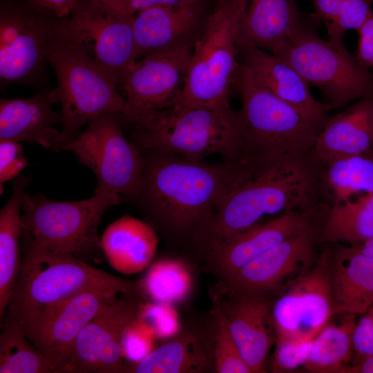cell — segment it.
I'll return each instance as SVG.
<instances>
[{
    "label": "cell",
    "instance_id": "6da1fadb",
    "mask_svg": "<svg viewBox=\"0 0 373 373\" xmlns=\"http://www.w3.org/2000/svg\"><path fill=\"white\" fill-rule=\"evenodd\" d=\"M234 160L228 189L191 243L205 258L263 217L308 212L320 198L321 167L312 151L278 152L249 144Z\"/></svg>",
    "mask_w": 373,
    "mask_h": 373
},
{
    "label": "cell",
    "instance_id": "7a4b0ae2",
    "mask_svg": "<svg viewBox=\"0 0 373 373\" xmlns=\"http://www.w3.org/2000/svg\"><path fill=\"white\" fill-rule=\"evenodd\" d=\"M141 151L142 183L130 202L163 236L191 245L228 189L235 161L208 164L170 153Z\"/></svg>",
    "mask_w": 373,
    "mask_h": 373
},
{
    "label": "cell",
    "instance_id": "3957f363",
    "mask_svg": "<svg viewBox=\"0 0 373 373\" xmlns=\"http://www.w3.org/2000/svg\"><path fill=\"white\" fill-rule=\"evenodd\" d=\"M129 124L134 126L133 143L140 150L170 153L191 161L213 154L233 160L249 144L240 111L233 110L229 102L173 104L140 115Z\"/></svg>",
    "mask_w": 373,
    "mask_h": 373
},
{
    "label": "cell",
    "instance_id": "277c9868",
    "mask_svg": "<svg viewBox=\"0 0 373 373\" xmlns=\"http://www.w3.org/2000/svg\"><path fill=\"white\" fill-rule=\"evenodd\" d=\"M21 240V270L6 312L21 325L82 291L110 289L142 294L139 281L117 277L84 260L57 255Z\"/></svg>",
    "mask_w": 373,
    "mask_h": 373
},
{
    "label": "cell",
    "instance_id": "5b68a950",
    "mask_svg": "<svg viewBox=\"0 0 373 373\" xmlns=\"http://www.w3.org/2000/svg\"><path fill=\"white\" fill-rule=\"evenodd\" d=\"M247 3L215 0L195 40L184 87L173 104L229 102L240 65V22Z\"/></svg>",
    "mask_w": 373,
    "mask_h": 373
},
{
    "label": "cell",
    "instance_id": "8992f818",
    "mask_svg": "<svg viewBox=\"0 0 373 373\" xmlns=\"http://www.w3.org/2000/svg\"><path fill=\"white\" fill-rule=\"evenodd\" d=\"M46 58L57 77L55 90L61 107L62 128L57 151L93 119L110 113L123 114L125 99L118 91L117 75L55 32Z\"/></svg>",
    "mask_w": 373,
    "mask_h": 373
},
{
    "label": "cell",
    "instance_id": "52a82bcc",
    "mask_svg": "<svg viewBox=\"0 0 373 373\" xmlns=\"http://www.w3.org/2000/svg\"><path fill=\"white\" fill-rule=\"evenodd\" d=\"M122 202L119 196L98 191L81 201H56L26 193L21 238L59 256L82 260L96 256L102 251L97 231L101 219L109 207Z\"/></svg>",
    "mask_w": 373,
    "mask_h": 373
},
{
    "label": "cell",
    "instance_id": "ba28073f",
    "mask_svg": "<svg viewBox=\"0 0 373 373\" xmlns=\"http://www.w3.org/2000/svg\"><path fill=\"white\" fill-rule=\"evenodd\" d=\"M271 53L318 88L327 110L373 93L371 70L361 66L343 43L320 38L307 24Z\"/></svg>",
    "mask_w": 373,
    "mask_h": 373
},
{
    "label": "cell",
    "instance_id": "9c48e42d",
    "mask_svg": "<svg viewBox=\"0 0 373 373\" xmlns=\"http://www.w3.org/2000/svg\"><path fill=\"white\" fill-rule=\"evenodd\" d=\"M121 114L102 115L88 123L59 150L75 154L95 175V191L108 192L131 202L139 192L144 159L142 151L125 137Z\"/></svg>",
    "mask_w": 373,
    "mask_h": 373
},
{
    "label": "cell",
    "instance_id": "30bf717a",
    "mask_svg": "<svg viewBox=\"0 0 373 373\" xmlns=\"http://www.w3.org/2000/svg\"><path fill=\"white\" fill-rule=\"evenodd\" d=\"M235 87L241 98L240 113L251 144L278 152L312 151L322 126L262 86L241 62Z\"/></svg>",
    "mask_w": 373,
    "mask_h": 373
},
{
    "label": "cell",
    "instance_id": "8fae6325",
    "mask_svg": "<svg viewBox=\"0 0 373 373\" xmlns=\"http://www.w3.org/2000/svg\"><path fill=\"white\" fill-rule=\"evenodd\" d=\"M196 38L153 51L121 72L119 86L125 99L122 120L129 123L174 104L184 87Z\"/></svg>",
    "mask_w": 373,
    "mask_h": 373
},
{
    "label": "cell",
    "instance_id": "7c38bea8",
    "mask_svg": "<svg viewBox=\"0 0 373 373\" xmlns=\"http://www.w3.org/2000/svg\"><path fill=\"white\" fill-rule=\"evenodd\" d=\"M142 294H123L108 305L77 335L59 373L123 372L122 340L139 318Z\"/></svg>",
    "mask_w": 373,
    "mask_h": 373
},
{
    "label": "cell",
    "instance_id": "4fadbf2b",
    "mask_svg": "<svg viewBox=\"0 0 373 373\" xmlns=\"http://www.w3.org/2000/svg\"><path fill=\"white\" fill-rule=\"evenodd\" d=\"M329 255L330 251L325 250L273 304L276 343L312 341L336 314L329 283Z\"/></svg>",
    "mask_w": 373,
    "mask_h": 373
},
{
    "label": "cell",
    "instance_id": "5bb4252c",
    "mask_svg": "<svg viewBox=\"0 0 373 373\" xmlns=\"http://www.w3.org/2000/svg\"><path fill=\"white\" fill-rule=\"evenodd\" d=\"M134 17L117 14L89 1L56 26L55 33L119 77L135 60Z\"/></svg>",
    "mask_w": 373,
    "mask_h": 373
},
{
    "label": "cell",
    "instance_id": "9a60e30c",
    "mask_svg": "<svg viewBox=\"0 0 373 373\" xmlns=\"http://www.w3.org/2000/svg\"><path fill=\"white\" fill-rule=\"evenodd\" d=\"M315 232L309 226L220 281V293L280 296L315 262Z\"/></svg>",
    "mask_w": 373,
    "mask_h": 373
},
{
    "label": "cell",
    "instance_id": "2e32d148",
    "mask_svg": "<svg viewBox=\"0 0 373 373\" xmlns=\"http://www.w3.org/2000/svg\"><path fill=\"white\" fill-rule=\"evenodd\" d=\"M118 294H121L110 289L80 292L22 327L29 340L59 373L77 335Z\"/></svg>",
    "mask_w": 373,
    "mask_h": 373
},
{
    "label": "cell",
    "instance_id": "e0dca14e",
    "mask_svg": "<svg viewBox=\"0 0 373 373\" xmlns=\"http://www.w3.org/2000/svg\"><path fill=\"white\" fill-rule=\"evenodd\" d=\"M219 302L229 331L252 373L266 372V361L276 343L273 305L260 294L222 293Z\"/></svg>",
    "mask_w": 373,
    "mask_h": 373
},
{
    "label": "cell",
    "instance_id": "ac0fdd59",
    "mask_svg": "<svg viewBox=\"0 0 373 373\" xmlns=\"http://www.w3.org/2000/svg\"><path fill=\"white\" fill-rule=\"evenodd\" d=\"M211 0L153 6L134 17L135 58L196 38L209 15Z\"/></svg>",
    "mask_w": 373,
    "mask_h": 373
},
{
    "label": "cell",
    "instance_id": "d6986e66",
    "mask_svg": "<svg viewBox=\"0 0 373 373\" xmlns=\"http://www.w3.org/2000/svg\"><path fill=\"white\" fill-rule=\"evenodd\" d=\"M55 28L23 13L1 12L0 18V77L3 82L24 80L46 60Z\"/></svg>",
    "mask_w": 373,
    "mask_h": 373
},
{
    "label": "cell",
    "instance_id": "ffe728a7",
    "mask_svg": "<svg viewBox=\"0 0 373 373\" xmlns=\"http://www.w3.org/2000/svg\"><path fill=\"white\" fill-rule=\"evenodd\" d=\"M308 212L291 211L233 236L205 258L220 281L273 247L309 227Z\"/></svg>",
    "mask_w": 373,
    "mask_h": 373
},
{
    "label": "cell",
    "instance_id": "44dd1931",
    "mask_svg": "<svg viewBox=\"0 0 373 373\" xmlns=\"http://www.w3.org/2000/svg\"><path fill=\"white\" fill-rule=\"evenodd\" d=\"M238 50L240 62L250 70L262 86L310 121L323 126L329 117L327 109L314 98L309 84L294 68L257 47L241 46Z\"/></svg>",
    "mask_w": 373,
    "mask_h": 373
},
{
    "label": "cell",
    "instance_id": "7402d4cb",
    "mask_svg": "<svg viewBox=\"0 0 373 373\" xmlns=\"http://www.w3.org/2000/svg\"><path fill=\"white\" fill-rule=\"evenodd\" d=\"M57 102L55 89L29 98L1 99L0 101V140L33 142L57 150L61 131V113L52 110Z\"/></svg>",
    "mask_w": 373,
    "mask_h": 373
},
{
    "label": "cell",
    "instance_id": "603a6c76",
    "mask_svg": "<svg viewBox=\"0 0 373 373\" xmlns=\"http://www.w3.org/2000/svg\"><path fill=\"white\" fill-rule=\"evenodd\" d=\"M312 152L320 166L338 157L373 152V93L329 117Z\"/></svg>",
    "mask_w": 373,
    "mask_h": 373
},
{
    "label": "cell",
    "instance_id": "cb8c5ba5",
    "mask_svg": "<svg viewBox=\"0 0 373 373\" xmlns=\"http://www.w3.org/2000/svg\"><path fill=\"white\" fill-rule=\"evenodd\" d=\"M305 25L296 0H248L240 22L238 46L272 52Z\"/></svg>",
    "mask_w": 373,
    "mask_h": 373
},
{
    "label": "cell",
    "instance_id": "d4e9b609",
    "mask_svg": "<svg viewBox=\"0 0 373 373\" xmlns=\"http://www.w3.org/2000/svg\"><path fill=\"white\" fill-rule=\"evenodd\" d=\"M329 283L336 314L362 315L373 306V258L354 245L329 255Z\"/></svg>",
    "mask_w": 373,
    "mask_h": 373
},
{
    "label": "cell",
    "instance_id": "484cf974",
    "mask_svg": "<svg viewBox=\"0 0 373 373\" xmlns=\"http://www.w3.org/2000/svg\"><path fill=\"white\" fill-rule=\"evenodd\" d=\"M100 242L109 265L117 271L130 275L143 271L151 264L158 238L147 222L126 215L105 229Z\"/></svg>",
    "mask_w": 373,
    "mask_h": 373
},
{
    "label": "cell",
    "instance_id": "4316f807",
    "mask_svg": "<svg viewBox=\"0 0 373 373\" xmlns=\"http://www.w3.org/2000/svg\"><path fill=\"white\" fill-rule=\"evenodd\" d=\"M213 365L204 341L193 330L184 329L142 360L124 365L122 372L201 373Z\"/></svg>",
    "mask_w": 373,
    "mask_h": 373
},
{
    "label": "cell",
    "instance_id": "83f0119b",
    "mask_svg": "<svg viewBox=\"0 0 373 373\" xmlns=\"http://www.w3.org/2000/svg\"><path fill=\"white\" fill-rule=\"evenodd\" d=\"M29 180L18 177L15 180L13 192L0 211V322L7 310V306L18 279L22 256L20 240L21 236V208Z\"/></svg>",
    "mask_w": 373,
    "mask_h": 373
},
{
    "label": "cell",
    "instance_id": "f1b7e54d",
    "mask_svg": "<svg viewBox=\"0 0 373 373\" xmlns=\"http://www.w3.org/2000/svg\"><path fill=\"white\" fill-rule=\"evenodd\" d=\"M320 166L321 195L329 206L373 193V152L338 157Z\"/></svg>",
    "mask_w": 373,
    "mask_h": 373
},
{
    "label": "cell",
    "instance_id": "f546056e",
    "mask_svg": "<svg viewBox=\"0 0 373 373\" xmlns=\"http://www.w3.org/2000/svg\"><path fill=\"white\" fill-rule=\"evenodd\" d=\"M328 207L322 228L324 240L356 245L373 239V193Z\"/></svg>",
    "mask_w": 373,
    "mask_h": 373
},
{
    "label": "cell",
    "instance_id": "4dcf8cb0",
    "mask_svg": "<svg viewBox=\"0 0 373 373\" xmlns=\"http://www.w3.org/2000/svg\"><path fill=\"white\" fill-rule=\"evenodd\" d=\"M355 316L344 314L338 324L329 322L313 340L308 358L305 364L307 372L341 373L352 361V334Z\"/></svg>",
    "mask_w": 373,
    "mask_h": 373
},
{
    "label": "cell",
    "instance_id": "1f68e13d",
    "mask_svg": "<svg viewBox=\"0 0 373 373\" xmlns=\"http://www.w3.org/2000/svg\"><path fill=\"white\" fill-rule=\"evenodd\" d=\"M0 373H56L51 361L27 337L21 324L7 312L1 323Z\"/></svg>",
    "mask_w": 373,
    "mask_h": 373
},
{
    "label": "cell",
    "instance_id": "d6a6232c",
    "mask_svg": "<svg viewBox=\"0 0 373 373\" xmlns=\"http://www.w3.org/2000/svg\"><path fill=\"white\" fill-rule=\"evenodd\" d=\"M144 297L157 305H170L185 300L193 287L189 265L180 259H161L155 262L139 281Z\"/></svg>",
    "mask_w": 373,
    "mask_h": 373
},
{
    "label": "cell",
    "instance_id": "836d02e7",
    "mask_svg": "<svg viewBox=\"0 0 373 373\" xmlns=\"http://www.w3.org/2000/svg\"><path fill=\"white\" fill-rule=\"evenodd\" d=\"M327 29L329 40L343 43L347 31L357 30L373 15L370 0H309Z\"/></svg>",
    "mask_w": 373,
    "mask_h": 373
},
{
    "label": "cell",
    "instance_id": "e575fe53",
    "mask_svg": "<svg viewBox=\"0 0 373 373\" xmlns=\"http://www.w3.org/2000/svg\"><path fill=\"white\" fill-rule=\"evenodd\" d=\"M215 332L213 340L214 370L218 373H252L234 341L220 308L213 312Z\"/></svg>",
    "mask_w": 373,
    "mask_h": 373
},
{
    "label": "cell",
    "instance_id": "d590c367",
    "mask_svg": "<svg viewBox=\"0 0 373 373\" xmlns=\"http://www.w3.org/2000/svg\"><path fill=\"white\" fill-rule=\"evenodd\" d=\"M153 329L140 317L126 331L122 340V352L127 357L137 362L145 357L152 350Z\"/></svg>",
    "mask_w": 373,
    "mask_h": 373
},
{
    "label": "cell",
    "instance_id": "8d00e7d4",
    "mask_svg": "<svg viewBox=\"0 0 373 373\" xmlns=\"http://www.w3.org/2000/svg\"><path fill=\"white\" fill-rule=\"evenodd\" d=\"M313 340L303 343H276L272 361V372H285L305 365Z\"/></svg>",
    "mask_w": 373,
    "mask_h": 373
},
{
    "label": "cell",
    "instance_id": "74e56055",
    "mask_svg": "<svg viewBox=\"0 0 373 373\" xmlns=\"http://www.w3.org/2000/svg\"><path fill=\"white\" fill-rule=\"evenodd\" d=\"M28 165L19 142L0 140V185L17 176Z\"/></svg>",
    "mask_w": 373,
    "mask_h": 373
},
{
    "label": "cell",
    "instance_id": "f35d334b",
    "mask_svg": "<svg viewBox=\"0 0 373 373\" xmlns=\"http://www.w3.org/2000/svg\"><path fill=\"white\" fill-rule=\"evenodd\" d=\"M352 362L358 363L373 355V306L356 322L352 334Z\"/></svg>",
    "mask_w": 373,
    "mask_h": 373
},
{
    "label": "cell",
    "instance_id": "ab89813d",
    "mask_svg": "<svg viewBox=\"0 0 373 373\" xmlns=\"http://www.w3.org/2000/svg\"><path fill=\"white\" fill-rule=\"evenodd\" d=\"M119 15H135L138 12L153 6L173 4L193 0H89Z\"/></svg>",
    "mask_w": 373,
    "mask_h": 373
},
{
    "label": "cell",
    "instance_id": "60d3db41",
    "mask_svg": "<svg viewBox=\"0 0 373 373\" xmlns=\"http://www.w3.org/2000/svg\"><path fill=\"white\" fill-rule=\"evenodd\" d=\"M358 35L356 58L363 68L373 69V15L357 30Z\"/></svg>",
    "mask_w": 373,
    "mask_h": 373
},
{
    "label": "cell",
    "instance_id": "b9f144b4",
    "mask_svg": "<svg viewBox=\"0 0 373 373\" xmlns=\"http://www.w3.org/2000/svg\"><path fill=\"white\" fill-rule=\"evenodd\" d=\"M36 4L45 8L56 16L66 18L70 16L78 8L79 0H31Z\"/></svg>",
    "mask_w": 373,
    "mask_h": 373
},
{
    "label": "cell",
    "instance_id": "7bdbcfd3",
    "mask_svg": "<svg viewBox=\"0 0 373 373\" xmlns=\"http://www.w3.org/2000/svg\"><path fill=\"white\" fill-rule=\"evenodd\" d=\"M341 373H373V355L358 363L349 365Z\"/></svg>",
    "mask_w": 373,
    "mask_h": 373
},
{
    "label": "cell",
    "instance_id": "ee69618b",
    "mask_svg": "<svg viewBox=\"0 0 373 373\" xmlns=\"http://www.w3.org/2000/svg\"><path fill=\"white\" fill-rule=\"evenodd\" d=\"M354 246L363 254L373 258V239Z\"/></svg>",
    "mask_w": 373,
    "mask_h": 373
},
{
    "label": "cell",
    "instance_id": "f6af8a7d",
    "mask_svg": "<svg viewBox=\"0 0 373 373\" xmlns=\"http://www.w3.org/2000/svg\"><path fill=\"white\" fill-rule=\"evenodd\" d=\"M373 3V0H370Z\"/></svg>",
    "mask_w": 373,
    "mask_h": 373
}]
</instances>
